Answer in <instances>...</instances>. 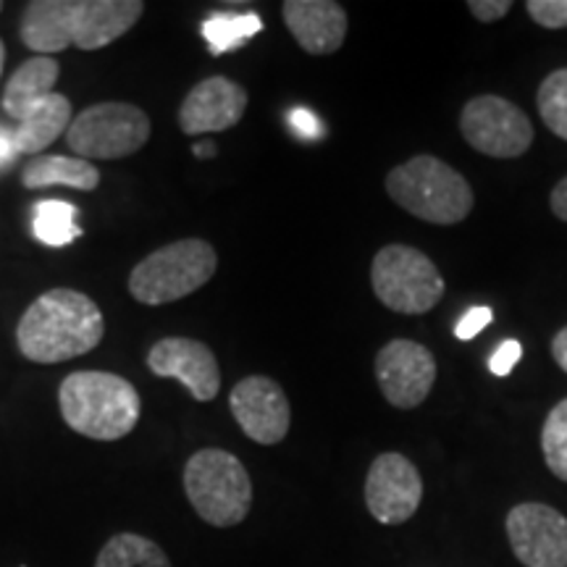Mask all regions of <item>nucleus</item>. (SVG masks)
<instances>
[{"label":"nucleus","mask_w":567,"mask_h":567,"mask_svg":"<svg viewBox=\"0 0 567 567\" xmlns=\"http://www.w3.org/2000/svg\"><path fill=\"white\" fill-rule=\"evenodd\" d=\"M101 308L76 289L59 287L40 295L17 326L19 352L40 365L82 358L103 342Z\"/></svg>","instance_id":"obj_1"},{"label":"nucleus","mask_w":567,"mask_h":567,"mask_svg":"<svg viewBox=\"0 0 567 567\" xmlns=\"http://www.w3.org/2000/svg\"><path fill=\"white\" fill-rule=\"evenodd\" d=\"M63 421L74 434L95 442H118L137 429L140 392L124 375L109 371L69 373L59 386Z\"/></svg>","instance_id":"obj_2"},{"label":"nucleus","mask_w":567,"mask_h":567,"mask_svg":"<svg viewBox=\"0 0 567 567\" xmlns=\"http://www.w3.org/2000/svg\"><path fill=\"white\" fill-rule=\"evenodd\" d=\"M386 195L425 224L452 226L471 216L476 195L467 179L436 155H415L386 174Z\"/></svg>","instance_id":"obj_3"},{"label":"nucleus","mask_w":567,"mask_h":567,"mask_svg":"<svg viewBox=\"0 0 567 567\" xmlns=\"http://www.w3.org/2000/svg\"><path fill=\"white\" fill-rule=\"evenodd\" d=\"M184 494L200 520L213 528H234L252 509V478L243 460L208 446L184 465Z\"/></svg>","instance_id":"obj_4"},{"label":"nucleus","mask_w":567,"mask_h":567,"mask_svg":"<svg viewBox=\"0 0 567 567\" xmlns=\"http://www.w3.org/2000/svg\"><path fill=\"white\" fill-rule=\"evenodd\" d=\"M218 268V255L205 239H179L140 260L130 274V292L140 305H168L203 289Z\"/></svg>","instance_id":"obj_5"},{"label":"nucleus","mask_w":567,"mask_h":567,"mask_svg":"<svg viewBox=\"0 0 567 567\" xmlns=\"http://www.w3.org/2000/svg\"><path fill=\"white\" fill-rule=\"evenodd\" d=\"M373 295L402 316L431 313L444 297V279L429 255L410 245H386L371 264Z\"/></svg>","instance_id":"obj_6"},{"label":"nucleus","mask_w":567,"mask_h":567,"mask_svg":"<svg viewBox=\"0 0 567 567\" xmlns=\"http://www.w3.org/2000/svg\"><path fill=\"white\" fill-rule=\"evenodd\" d=\"M151 140V116L132 103H97L74 116L66 142L76 158H130Z\"/></svg>","instance_id":"obj_7"},{"label":"nucleus","mask_w":567,"mask_h":567,"mask_svg":"<svg viewBox=\"0 0 567 567\" xmlns=\"http://www.w3.org/2000/svg\"><path fill=\"white\" fill-rule=\"evenodd\" d=\"M460 132L473 151L488 158H520L536 137L526 111L499 95L467 101L460 113Z\"/></svg>","instance_id":"obj_8"},{"label":"nucleus","mask_w":567,"mask_h":567,"mask_svg":"<svg viewBox=\"0 0 567 567\" xmlns=\"http://www.w3.org/2000/svg\"><path fill=\"white\" fill-rule=\"evenodd\" d=\"M375 381L392 408H421L436 384L434 352L413 339H392L375 354Z\"/></svg>","instance_id":"obj_9"},{"label":"nucleus","mask_w":567,"mask_h":567,"mask_svg":"<svg viewBox=\"0 0 567 567\" xmlns=\"http://www.w3.org/2000/svg\"><path fill=\"white\" fill-rule=\"evenodd\" d=\"M509 547L526 567H567V517L544 502H523L507 513Z\"/></svg>","instance_id":"obj_10"},{"label":"nucleus","mask_w":567,"mask_h":567,"mask_svg":"<svg viewBox=\"0 0 567 567\" xmlns=\"http://www.w3.org/2000/svg\"><path fill=\"white\" fill-rule=\"evenodd\" d=\"M423 478L413 460L384 452L368 467L365 507L384 526H402L421 509Z\"/></svg>","instance_id":"obj_11"},{"label":"nucleus","mask_w":567,"mask_h":567,"mask_svg":"<svg viewBox=\"0 0 567 567\" xmlns=\"http://www.w3.org/2000/svg\"><path fill=\"white\" fill-rule=\"evenodd\" d=\"M229 410L245 436L264 446L284 442L292 425L287 392L268 375H247L239 381L229 394Z\"/></svg>","instance_id":"obj_12"},{"label":"nucleus","mask_w":567,"mask_h":567,"mask_svg":"<svg viewBox=\"0 0 567 567\" xmlns=\"http://www.w3.org/2000/svg\"><path fill=\"white\" fill-rule=\"evenodd\" d=\"M147 368L161 379L182 381L197 402H213L221 389V368H218L216 354L197 339H161L147 352Z\"/></svg>","instance_id":"obj_13"},{"label":"nucleus","mask_w":567,"mask_h":567,"mask_svg":"<svg viewBox=\"0 0 567 567\" xmlns=\"http://www.w3.org/2000/svg\"><path fill=\"white\" fill-rule=\"evenodd\" d=\"M247 90L229 76H208L189 90L179 109V126L189 137L226 132L243 122Z\"/></svg>","instance_id":"obj_14"},{"label":"nucleus","mask_w":567,"mask_h":567,"mask_svg":"<svg viewBox=\"0 0 567 567\" xmlns=\"http://www.w3.org/2000/svg\"><path fill=\"white\" fill-rule=\"evenodd\" d=\"M142 0H71L69 34L80 51H101L137 24Z\"/></svg>","instance_id":"obj_15"},{"label":"nucleus","mask_w":567,"mask_h":567,"mask_svg":"<svg viewBox=\"0 0 567 567\" xmlns=\"http://www.w3.org/2000/svg\"><path fill=\"white\" fill-rule=\"evenodd\" d=\"M287 30L310 55H331L344 45L350 19L334 0H287L281 6Z\"/></svg>","instance_id":"obj_16"},{"label":"nucleus","mask_w":567,"mask_h":567,"mask_svg":"<svg viewBox=\"0 0 567 567\" xmlns=\"http://www.w3.org/2000/svg\"><path fill=\"white\" fill-rule=\"evenodd\" d=\"M71 116H74V109H71V101L61 92H51L42 101L32 103L30 109L21 113L17 132H13L19 153L40 155L63 132H69L71 122H74Z\"/></svg>","instance_id":"obj_17"},{"label":"nucleus","mask_w":567,"mask_h":567,"mask_svg":"<svg viewBox=\"0 0 567 567\" xmlns=\"http://www.w3.org/2000/svg\"><path fill=\"white\" fill-rule=\"evenodd\" d=\"M69 13L71 0H32V3H27L19 27L21 42L38 55L66 51L71 48Z\"/></svg>","instance_id":"obj_18"},{"label":"nucleus","mask_w":567,"mask_h":567,"mask_svg":"<svg viewBox=\"0 0 567 567\" xmlns=\"http://www.w3.org/2000/svg\"><path fill=\"white\" fill-rule=\"evenodd\" d=\"M21 184L27 189L45 187H71L92 193L101 184V172L92 161L71 158V155H38L21 172Z\"/></svg>","instance_id":"obj_19"},{"label":"nucleus","mask_w":567,"mask_h":567,"mask_svg":"<svg viewBox=\"0 0 567 567\" xmlns=\"http://www.w3.org/2000/svg\"><path fill=\"white\" fill-rule=\"evenodd\" d=\"M59 61L53 55H32L13 71L11 80L6 82L3 90V111L6 116L21 118V113L30 109L32 103L42 101L45 95L55 92L59 82Z\"/></svg>","instance_id":"obj_20"},{"label":"nucleus","mask_w":567,"mask_h":567,"mask_svg":"<svg viewBox=\"0 0 567 567\" xmlns=\"http://www.w3.org/2000/svg\"><path fill=\"white\" fill-rule=\"evenodd\" d=\"M264 32V19L258 13H229V11H216L205 19L203 24V38L208 42L213 55H224L243 48L247 40H252L255 34Z\"/></svg>","instance_id":"obj_21"},{"label":"nucleus","mask_w":567,"mask_h":567,"mask_svg":"<svg viewBox=\"0 0 567 567\" xmlns=\"http://www.w3.org/2000/svg\"><path fill=\"white\" fill-rule=\"evenodd\" d=\"M95 567H172V559L153 538L140 534H116L105 542L95 559Z\"/></svg>","instance_id":"obj_22"},{"label":"nucleus","mask_w":567,"mask_h":567,"mask_svg":"<svg viewBox=\"0 0 567 567\" xmlns=\"http://www.w3.org/2000/svg\"><path fill=\"white\" fill-rule=\"evenodd\" d=\"M80 210L63 200H42L34 205V234L40 243L51 247H66L82 237Z\"/></svg>","instance_id":"obj_23"},{"label":"nucleus","mask_w":567,"mask_h":567,"mask_svg":"<svg viewBox=\"0 0 567 567\" xmlns=\"http://www.w3.org/2000/svg\"><path fill=\"white\" fill-rule=\"evenodd\" d=\"M538 116L555 137L567 142V69H557L538 84Z\"/></svg>","instance_id":"obj_24"},{"label":"nucleus","mask_w":567,"mask_h":567,"mask_svg":"<svg viewBox=\"0 0 567 567\" xmlns=\"http://www.w3.org/2000/svg\"><path fill=\"white\" fill-rule=\"evenodd\" d=\"M542 452L551 476L567 484V400L557 402L544 421Z\"/></svg>","instance_id":"obj_25"},{"label":"nucleus","mask_w":567,"mask_h":567,"mask_svg":"<svg viewBox=\"0 0 567 567\" xmlns=\"http://www.w3.org/2000/svg\"><path fill=\"white\" fill-rule=\"evenodd\" d=\"M526 11L544 30H567V0H528Z\"/></svg>","instance_id":"obj_26"},{"label":"nucleus","mask_w":567,"mask_h":567,"mask_svg":"<svg viewBox=\"0 0 567 567\" xmlns=\"http://www.w3.org/2000/svg\"><path fill=\"white\" fill-rule=\"evenodd\" d=\"M492 318H494L492 308H486V305H476V308H471L463 318H460V323L455 326V337L463 339V342H471V339H476L481 331L492 323Z\"/></svg>","instance_id":"obj_27"},{"label":"nucleus","mask_w":567,"mask_h":567,"mask_svg":"<svg viewBox=\"0 0 567 567\" xmlns=\"http://www.w3.org/2000/svg\"><path fill=\"white\" fill-rule=\"evenodd\" d=\"M520 354H523L520 342L507 339V342H502L499 347H496L492 358H488V368H492L494 375H509L513 373V368L517 365V360H520Z\"/></svg>","instance_id":"obj_28"},{"label":"nucleus","mask_w":567,"mask_h":567,"mask_svg":"<svg viewBox=\"0 0 567 567\" xmlns=\"http://www.w3.org/2000/svg\"><path fill=\"white\" fill-rule=\"evenodd\" d=\"M467 11L476 17L481 24H492V21L505 19L513 11L509 0H467Z\"/></svg>","instance_id":"obj_29"},{"label":"nucleus","mask_w":567,"mask_h":567,"mask_svg":"<svg viewBox=\"0 0 567 567\" xmlns=\"http://www.w3.org/2000/svg\"><path fill=\"white\" fill-rule=\"evenodd\" d=\"M289 122H292L295 132L300 134V137H305V140L318 137V118L310 111H302V109L292 111V118H289Z\"/></svg>","instance_id":"obj_30"},{"label":"nucleus","mask_w":567,"mask_h":567,"mask_svg":"<svg viewBox=\"0 0 567 567\" xmlns=\"http://www.w3.org/2000/svg\"><path fill=\"white\" fill-rule=\"evenodd\" d=\"M549 205L559 221H567V176L555 184V189H551L549 195Z\"/></svg>","instance_id":"obj_31"},{"label":"nucleus","mask_w":567,"mask_h":567,"mask_svg":"<svg viewBox=\"0 0 567 567\" xmlns=\"http://www.w3.org/2000/svg\"><path fill=\"white\" fill-rule=\"evenodd\" d=\"M551 358H555V363L567 373V326H563L555 334V339H551Z\"/></svg>","instance_id":"obj_32"},{"label":"nucleus","mask_w":567,"mask_h":567,"mask_svg":"<svg viewBox=\"0 0 567 567\" xmlns=\"http://www.w3.org/2000/svg\"><path fill=\"white\" fill-rule=\"evenodd\" d=\"M17 153H19V147H17V140H13V132L0 130V168L9 166Z\"/></svg>","instance_id":"obj_33"},{"label":"nucleus","mask_w":567,"mask_h":567,"mask_svg":"<svg viewBox=\"0 0 567 567\" xmlns=\"http://www.w3.org/2000/svg\"><path fill=\"white\" fill-rule=\"evenodd\" d=\"M213 153H216V145H213V142H203V145H195V155H200V158H210Z\"/></svg>","instance_id":"obj_34"},{"label":"nucleus","mask_w":567,"mask_h":567,"mask_svg":"<svg viewBox=\"0 0 567 567\" xmlns=\"http://www.w3.org/2000/svg\"><path fill=\"white\" fill-rule=\"evenodd\" d=\"M3 63H6V45L3 40H0V76H3Z\"/></svg>","instance_id":"obj_35"},{"label":"nucleus","mask_w":567,"mask_h":567,"mask_svg":"<svg viewBox=\"0 0 567 567\" xmlns=\"http://www.w3.org/2000/svg\"><path fill=\"white\" fill-rule=\"evenodd\" d=\"M0 11H3V3H0Z\"/></svg>","instance_id":"obj_36"}]
</instances>
